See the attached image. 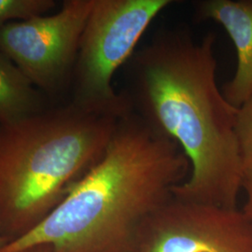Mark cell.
Wrapping results in <instances>:
<instances>
[{"instance_id": "obj_8", "label": "cell", "mask_w": 252, "mask_h": 252, "mask_svg": "<svg viewBox=\"0 0 252 252\" xmlns=\"http://www.w3.org/2000/svg\"><path fill=\"white\" fill-rule=\"evenodd\" d=\"M54 106V102L0 50V125L36 116Z\"/></svg>"}, {"instance_id": "obj_7", "label": "cell", "mask_w": 252, "mask_h": 252, "mask_svg": "<svg viewBox=\"0 0 252 252\" xmlns=\"http://www.w3.org/2000/svg\"><path fill=\"white\" fill-rule=\"evenodd\" d=\"M195 13L197 19L221 25L234 42L237 68L234 78L222 87V94L232 106L239 108L252 97V1H200Z\"/></svg>"}, {"instance_id": "obj_9", "label": "cell", "mask_w": 252, "mask_h": 252, "mask_svg": "<svg viewBox=\"0 0 252 252\" xmlns=\"http://www.w3.org/2000/svg\"><path fill=\"white\" fill-rule=\"evenodd\" d=\"M55 5L54 0H0V31L11 22L46 15Z\"/></svg>"}, {"instance_id": "obj_10", "label": "cell", "mask_w": 252, "mask_h": 252, "mask_svg": "<svg viewBox=\"0 0 252 252\" xmlns=\"http://www.w3.org/2000/svg\"><path fill=\"white\" fill-rule=\"evenodd\" d=\"M236 134L244 169L252 170V97L238 108Z\"/></svg>"}, {"instance_id": "obj_12", "label": "cell", "mask_w": 252, "mask_h": 252, "mask_svg": "<svg viewBox=\"0 0 252 252\" xmlns=\"http://www.w3.org/2000/svg\"><path fill=\"white\" fill-rule=\"evenodd\" d=\"M16 252H54V251L51 246L40 244V245L32 246V247H29V248L21 250Z\"/></svg>"}, {"instance_id": "obj_1", "label": "cell", "mask_w": 252, "mask_h": 252, "mask_svg": "<svg viewBox=\"0 0 252 252\" xmlns=\"http://www.w3.org/2000/svg\"><path fill=\"white\" fill-rule=\"evenodd\" d=\"M215 41L210 32L196 41L188 27L161 28L126 63L122 94L133 112L176 141L189 160V176L173 196L236 209L244 176L238 108L217 86Z\"/></svg>"}, {"instance_id": "obj_13", "label": "cell", "mask_w": 252, "mask_h": 252, "mask_svg": "<svg viewBox=\"0 0 252 252\" xmlns=\"http://www.w3.org/2000/svg\"><path fill=\"white\" fill-rule=\"evenodd\" d=\"M9 240L8 239H6V238H4V237H2V236H0V250H2L7 244H9Z\"/></svg>"}, {"instance_id": "obj_5", "label": "cell", "mask_w": 252, "mask_h": 252, "mask_svg": "<svg viewBox=\"0 0 252 252\" xmlns=\"http://www.w3.org/2000/svg\"><path fill=\"white\" fill-rule=\"evenodd\" d=\"M94 3L64 0L52 15L11 22L0 31V50L53 102L70 88L81 35Z\"/></svg>"}, {"instance_id": "obj_2", "label": "cell", "mask_w": 252, "mask_h": 252, "mask_svg": "<svg viewBox=\"0 0 252 252\" xmlns=\"http://www.w3.org/2000/svg\"><path fill=\"white\" fill-rule=\"evenodd\" d=\"M190 164L179 144L131 111L102 158L45 220L0 252L49 245L54 252H128L145 220L173 197Z\"/></svg>"}, {"instance_id": "obj_6", "label": "cell", "mask_w": 252, "mask_h": 252, "mask_svg": "<svg viewBox=\"0 0 252 252\" xmlns=\"http://www.w3.org/2000/svg\"><path fill=\"white\" fill-rule=\"evenodd\" d=\"M128 252H252V220L173 196L140 225Z\"/></svg>"}, {"instance_id": "obj_3", "label": "cell", "mask_w": 252, "mask_h": 252, "mask_svg": "<svg viewBox=\"0 0 252 252\" xmlns=\"http://www.w3.org/2000/svg\"><path fill=\"white\" fill-rule=\"evenodd\" d=\"M119 119L66 103L0 125V236L41 224L102 158Z\"/></svg>"}, {"instance_id": "obj_11", "label": "cell", "mask_w": 252, "mask_h": 252, "mask_svg": "<svg viewBox=\"0 0 252 252\" xmlns=\"http://www.w3.org/2000/svg\"><path fill=\"white\" fill-rule=\"evenodd\" d=\"M242 189L245 190L247 200L243 207L244 213L252 220V170L245 168L244 169L243 182Z\"/></svg>"}, {"instance_id": "obj_4", "label": "cell", "mask_w": 252, "mask_h": 252, "mask_svg": "<svg viewBox=\"0 0 252 252\" xmlns=\"http://www.w3.org/2000/svg\"><path fill=\"white\" fill-rule=\"evenodd\" d=\"M171 0H94L81 35L68 102L86 112L121 118L129 102L112 85L114 74Z\"/></svg>"}]
</instances>
